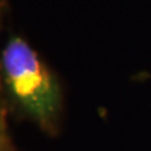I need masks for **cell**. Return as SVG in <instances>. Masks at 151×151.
I'll use <instances>...</instances> for the list:
<instances>
[{
	"label": "cell",
	"instance_id": "obj_1",
	"mask_svg": "<svg viewBox=\"0 0 151 151\" xmlns=\"http://www.w3.org/2000/svg\"><path fill=\"white\" fill-rule=\"evenodd\" d=\"M2 66L12 93L42 124L54 119L60 92L36 53L20 38L12 39L2 54Z\"/></svg>",
	"mask_w": 151,
	"mask_h": 151
}]
</instances>
